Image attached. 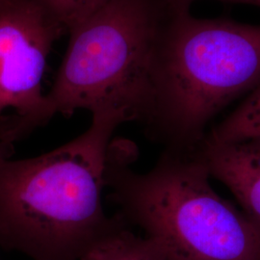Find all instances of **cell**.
<instances>
[{
  "instance_id": "obj_1",
  "label": "cell",
  "mask_w": 260,
  "mask_h": 260,
  "mask_svg": "<svg viewBox=\"0 0 260 260\" xmlns=\"http://www.w3.org/2000/svg\"><path fill=\"white\" fill-rule=\"evenodd\" d=\"M112 109L92 112L81 135L36 157L0 155V247L32 260H81L125 222L103 207L104 171L115 130Z\"/></svg>"
},
{
  "instance_id": "obj_2",
  "label": "cell",
  "mask_w": 260,
  "mask_h": 260,
  "mask_svg": "<svg viewBox=\"0 0 260 260\" xmlns=\"http://www.w3.org/2000/svg\"><path fill=\"white\" fill-rule=\"evenodd\" d=\"M138 149L112 141L104 182L117 214L143 230L166 260H260V233L247 216L218 195L194 149H166L146 173L131 164Z\"/></svg>"
},
{
  "instance_id": "obj_3",
  "label": "cell",
  "mask_w": 260,
  "mask_h": 260,
  "mask_svg": "<svg viewBox=\"0 0 260 260\" xmlns=\"http://www.w3.org/2000/svg\"><path fill=\"white\" fill-rule=\"evenodd\" d=\"M260 83V25L169 9L144 124L168 149H194L216 114Z\"/></svg>"
},
{
  "instance_id": "obj_4",
  "label": "cell",
  "mask_w": 260,
  "mask_h": 260,
  "mask_svg": "<svg viewBox=\"0 0 260 260\" xmlns=\"http://www.w3.org/2000/svg\"><path fill=\"white\" fill-rule=\"evenodd\" d=\"M169 8L163 0H110L70 32L51 89L49 119L77 110L112 109L144 123L151 75Z\"/></svg>"
},
{
  "instance_id": "obj_5",
  "label": "cell",
  "mask_w": 260,
  "mask_h": 260,
  "mask_svg": "<svg viewBox=\"0 0 260 260\" xmlns=\"http://www.w3.org/2000/svg\"><path fill=\"white\" fill-rule=\"evenodd\" d=\"M63 34L32 0L0 14V141L10 149L50 121L42 83Z\"/></svg>"
},
{
  "instance_id": "obj_6",
  "label": "cell",
  "mask_w": 260,
  "mask_h": 260,
  "mask_svg": "<svg viewBox=\"0 0 260 260\" xmlns=\"http://www.w3.org/2000/svg\"><path fill=\"white\" fill-rule=\"evenodd\" d=\"M196 148L210 177L232 191L260 233V138L232 143L204 139Z\"/></svg>"
},
{
  "instance_id": "obj_7",
  "label": "cell",
  "mask_w": 260,
  "mask_h": 260,
  "mask_svg": "<svg viewBox=\"0 0 260 260\" xmlns=\"http://www.w3.org/2000/svg\"><path fill=\"white\" fill-rule=\"evenodd\" d=\"M81 260H166L156 244L132 233L123 223L105 235Z\"/></svg>"
},
{
  "instance_id": "obj_8",
  "label": "cell",
  "mask_w": 260,
  "mask_h": 260,
  "mask_svg": "<svg viewBox=\"0 0 260 260\" xmlns=\"http://www.w3.org/2000/svg\"><path fill=\"white\" fill-rule=\"evenodd\" d=\"M260 138V83L234 111L215 126L206 141L232 143Z\"/></svg>"
},
{
  "instance_id": "obj_9",
  "label": "cell",
  "mask_w": 260,
  "mask_h": 260,
  "mask_svg": "<svg viewBox=\"0 0 260 260\" xmlns=\"http://www.w3.org/2000/svg\"><path fill=\"white\" fill-rule=\"evenodd\" d=\"M49 19L70 33L110 0H32Z\"/></svg>"
},
{
  "instance_id": "obj_10",
  "label": "cell",
  "mask_w": 260,
  "mask_h": 260,
  "mask_svg": "<svg viewBox=\"0 0 260 260\" xmlns=\"http://www.w3.org/2000/svg\"><path fill=\"white\" fill-rule=\"evenodd\" d=\"M163 1L167 5L169 9L174 10V11H189L191 4L197 0H163ZM228 1L248 3V4L260 7V0H228Z\"/></svg>"
},
{
  "instance_id": "obj_11",
  "label": "cell",
  "mask_w": 260,
  "mask_h": 260,
  "mask_svg": "<svg viewBox=\"0 0 260 260\" xmlns=\"http://www.w3.org/2000/svg\"><path fill=\"white\" fill-rule=\"evenodd\" d=\"M21 0H0V14L16 6Z\"/></svg>"
},
{
  "instance_id": "obj_12",
  "label": "cell",
  "mask_w": 260,
  "mask_h": 260,
  "mask_svg": "<svg viewBox=\"0 0 260 260\" xmlns=\"http://www.w3.org/2000/svg\"><path fill=\"white\" fill-rule=\"evenodd\" d=\"M12 151H13L12 149H9L5 144H3L0 141V155H5V156L10 157L12 154Z\"/></svg>"
}]
</instances>
